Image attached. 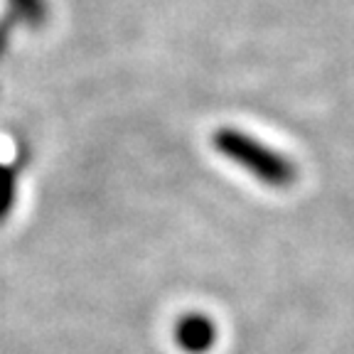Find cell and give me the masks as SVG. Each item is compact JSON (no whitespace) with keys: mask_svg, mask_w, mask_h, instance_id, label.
I'll use <instances>...</instances> for the list:
<instances>
[{"mask_svg":"<svg viewBox=\"0 0 354 354\" xmlns=\"http://www.w3.org/2000/svg\"><path fill=\"white\" fill-rule=\"evenodd\" d=\"M214 148L268 187H290L295 183L298 167L283 153L251 138L249 133L236 128H221L214 133Z\"/></svg>","mask_w":354,"mask_h":354,"instance_id":"obj_1","label":"cell"},{"mask_svg":"<svg viewBox=\"0 0 354 354\" xmlns=\"http://www.w3.org/2000/svg\"><path fill=\"white\" fill-rule=\"evenodd\" d=\"M175 342L189 354H205L216 342V327L202 313H189L175 325Z\"/></svg>","mask_w":354,"mask_h":354,"instance_id":"obj_2","label":"cell"},{"mask_svg":"<svg viewBox=\"0 0 354 354\" xmlns=\"http://www.w3.org/2000/svg\"><path fill=\"white\" fill-rule=\"evenodd\" d=\"M15 192H17L15 167L0 165V221H6V216L10 214L12 205H15Z\"/></svg>","mask_w":354,"mask_h":354,"instance_id":"obj_3","label":"cell"},{"mask_svg":"<svg viewBox=\"0 0 354 354\" xmlns=\"http://www.w3.org/2000/svg\"><path fill=\"white\" fill-rule=\"evenodd\" d=\"M12 6L20 10V15L25 17V20L32 22V25L42 22V17H44V3L42 0H12Z\"/></svg>","mask_w":354,"mask_h":354,"instance_id":"obj_4","label":"cell"},{"mask_svg":"<svg viewBox=\"0 0 354 354\" xmlns=\"http://www.w3.org/2000/svg\"><path fill=\"white\" fill-rule=\"evenodd\" d=\"M6 44H8V25H3V28H0V55L6 50Z\"/></svg>","mask_w":354,"mask_h":354,"instance_id":"obj_5","label":"cell"}]
</instances>
